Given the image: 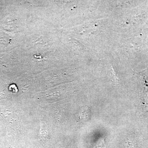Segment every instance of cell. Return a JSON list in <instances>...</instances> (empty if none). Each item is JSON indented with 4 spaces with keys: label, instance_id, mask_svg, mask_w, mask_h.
<instances>
[{
    "label": "cell",
    "instance_id": "6da1fadb",
    "mask_svg": "<svg viewBox=\"0 0 148 148\" xmlns=\"http://www.w3.org/2000/svg\"><path fill=\"white\" fill-rule=\"evenodd\" d=\"M40 136L42 138H46L48 136L49 129L44 122H40Z\"/></svg>",
    "mask_w": 148,
    "mask_h": 148
}]
</instances>
